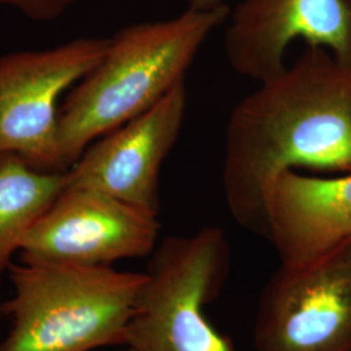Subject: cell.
Returning <instances> with one entry per match:
<instances>
[{
  "instance_id": "6da1fadb",
  "label": "cell",
  "mask_w": 351,
  "mask_h": 351,
  "mask_svg": "<svg viewBox=\"0 0 351 351\" xmlns=\"http://www.w3.org/2000/svg\"><path fill=\"white\" fill-rule=\"evenodd\" d=\"M298 169L351 173V60L322 47H306L230 113L223 190L232 217L267 239L268 190Z\"/></svg>"
},
{
  "instance_id": "7a4b0ae2",
  "label": "cell",
  "mask_w": 351,
  "mask_h": 351,
  "mask_svg": "<svg viewBox=\"0 0 351 351\" xmlns=\"http://www.w3.org/2000/svg\"><path fill=\"white\" fill-rule=\"evenodd\" d=\"M226 3L188 8L171 20L120 29L97 64L59 110V141L69 169L97 139L146 112L185 75L202 46L226 24Z\"/></svg>"
},
{
  "instance_id": "3957f363",
  "label": "cell",
  "mask_w": 351,
  "mask_h": 351,
  "mask_svg": "<svg viewBox=\"0 0 351 351\" xmlns=\"http://www.w3.org/2000/svg\"><path fill=\"white\" fill-rule=\"evenodd\" d=\"M11 319L0 351H93L124 346L146 272L68 264H11Z\"/></svg>"
},
{
  "instance_id": "277c9868",
  "label": "cell",
  "mask_w": 351,
  "mask_h": 351,
  "mask_svg": "<svg viewBox=\"0 0 351 351\" xmlns=\"http://www.w3.org/2000/svg\"><path fill=\"white\" fill-rule=\"evenodd\" d=\"M146 281L126 332L129 351H234L206 314L230 272V245L220 226L168 236L151 254Z\"/></svg>"
},
{
  "instance_id": "5b68a950",
  "label": "cell",
  "mask_w": 351,
  "mask_h": 351,
  "mask_svg": "<svg viewBox=\"0 0 351 351\" xmlns=\"http://www.w3.org/2000/svg\"><path fill=\"white\" fill-rule=\"evenodd\" d=\"M110 38H75L0 56V155L40 172H65L58 101L101 62Z\"/></svg>"
},
{
  "instance_id": "8992f818",
  "label": "cell",
  "mask_w": 351,
  "mask_h": 351,
  "mask_svg": "<svg viewBox=\"0 0 351 351\" xmlns=\"http://www.w3.org/2000/svg\"><path fill=\"white\" fill-rule=\"evenodd\" d=\"M255 351H351V241L303 265L280 264L261 294Z\"/></svg>"
},
{
  "instance_id": "52a82bcc",
  "label": "cell",
  "mask_w": 351,
  "mask_h": 351,
  "mask_svg": "<svg viewBox=\"0 0 351 351\" xmlns=\"http://www.w3.org/2000/svg\"><path fill=\"white\" fill-rule=\"evenodd\" d=\"M159 233L156 216L99 191L66 186L19 252L24 263L111 267L150 256Z\"/></svg>"
},
{
  "instance_id": "ba28073f",
  "label": "cell",
  "mask_w": 351,
  "mask_h": 351,
  "mask_svg": "<svg viewBox=\"0 0 351 351\" xmlns=\"http://www.w3.org/2000/svg\"><path fill=\"white\" fill-rule=\"evenodd\" d=\"M186 106L182 81L150 110L93 142L66 171V186L99 191L158 217L160 169L177 143Z\"/></svg>"
},
{
  "instance_id": "9c48e42d",
  "label": "cell",
  "mask_w": 351,
  "mask_h": 351,
  "mask_svg": "<svg viewBox=\"0 0 351 351\" xmlns=\"http://www.w3.org/2000/svg\"><path fill=\"white\" fill-rule=\"evenodd\" d=\"M226 21L228 63L258 84L288 66L287 51L298 39L351 60V0H239Z\"/></svg>"
},
{
  "instance_id": "30bf717a",
  "label": "cell",
  "mask_w": 351,
  "mask_h": 351,
  "mask_svg": "<svg viewBox=\"0 0 351 351\" xmlns=\"http://www.w3.org/2000/svg\"><path fill=\"white\" fill-rule=\"evenodd\" d=\"M267 224L285 265L311 263L351 241V173H282L268 190Z\"/></svg>"
},
{
  "instance_id": "8fae6325",
  "label": "cell",
  "mask_w": 351,
  "mask_h": 351,
  "mask_svg": "<svg viewBox=\"0 0 351 351\" xmlns=\"http://www.w3.org/2000/svg\"><path fill=\"white\" fill-rule=\"evenodd\" d=\"M65 188L66 171L40 172L14 155H0V278L32 226Z\"/></svg>"
},
{
  "instance_id": "7c38bea8",
  "label": "cell",
  "mask_w": 351,
  "mask_h": 351,
  "mask_svg": "<svg viewBox=\"0 0 351 351\" xmlns=\"http://www.w3.org/2000/svg\"><path fill=\"white\" fill-rule=\"evenodd\" d=\"M81 0H0L1 7L23 13L29 20L50 23L60 19Z\"/></svg>"
},
{
  "instance_id": "4fadbf2b",
  "label": "cell",
  "mask_w": 351,
  "mask_h": 351,
  "mask_svg": "<svg viewBox=\"0 0 351 351\" xmlns=\"http://www.w3.org/2000/svg\"><path fill=\"white\" fill-rule=\"evenodd\" d=\"M188 8L193 10H210L224 4V0H186Z\"/></svg>"
},
{
  "instance_id": "5bb4252c",
  "label": "cell",
  "mask_w": 351,
  "mask_h": 351,
  "mask_svg": "<svg viewBox=\"0 0 351 351\" xmlns=\"http://www.w3.org/2000/svg\"><path fill=\"white\" fill-rule=\"evenodd\" d=\"M123 351H129V350H128V349H126V348H125V349H124V350H123Z\"/></svg>"
}]
</instances>
